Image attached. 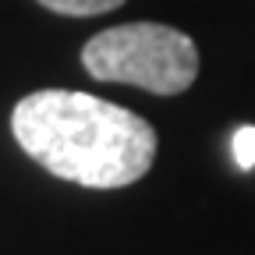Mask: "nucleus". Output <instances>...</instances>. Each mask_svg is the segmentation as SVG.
I'll list each match as a JSON object with an SVG mask.
<instances>
[{"mask_svg": "<svg viewBox=\"0 0 255 255\" xmlns=\"http://www.w3.org/2000/svg\"><path fill=\"white\" fill-rule=\"evenodd\" d=\"M11 131L43 170L82 188L135 184L156 159L149 121L71 89L28 92L11 114Z\"/></svg>", "mask_w": 255, "mask_h": 255, "instance_id": "obj_1", "label": "nucleus"}, {"mask_svg": "<svg viewBox=\"0 0 255 255\" xmlns=\"http://www.w3.org/2000/svg\"><path fill=\"white\" fill-rule=\"evenodd\" d=\"M82 64L96 82L177 96L199 75V50L181 28L159 21H128L92 36L82 46Z\"/></svg>", "mask_w": 255, "mask_h": 255, "instance_id": "obj_2", "label": "nucleus"}, {"mask_svg": "<svg viewBox=\"0 0 255 255\" xmlns=\"http://www.w3.org/2000/svg\"><path fill=\"white\" fill-rule=\"evenodd\" d=\"M46 11L57 14H71V18H92V14H107L114 7H121L124 0H39Z\"/></svg>", "mask_w": 255, "mask_h": 255, "instance_id": "obj_3", "label": "nucleus"}, {"mask_svg": "<svg viewBox=\"0 0 255 255\" xmlns=\"http://www.w3.org/2000/svg\"><path fill=\"white\" fill-rule=\"evenodd\" d=\"M231 152H234V163L241 170H255V124H245V128L234 131Z\"/></svg>", "mask_w": 255, "mask_h": 255, "instance_id": "obj_4", "label": "nucleus"}]
</instances>
